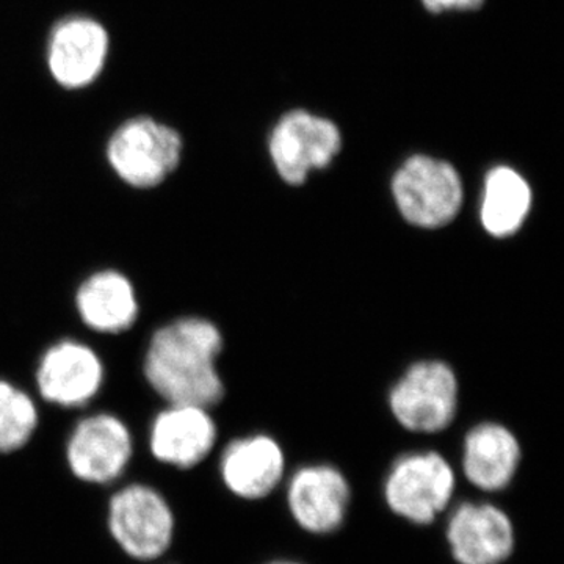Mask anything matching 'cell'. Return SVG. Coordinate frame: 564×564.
<instances>
[{
	"instance_id": "6da1fadb",
	"label": "cell",
	"mask_w": 564,
	"mask_h": 564,
	"mask_svg": "<svg viewBox=\"0 0 564 564\" xmlns=\"http://www.w3.org/2000/svg\"><path fill=\"white\" fill-rule=\"evenodd\" d=\"M221 351L223 334L214 322L177 318L152 336L144 355V378L169 404H195L210 410L225 397V383L217 369Z\"/></svg>"
},
{
	"instance_id": "7a4b0ae2",
	"label": "cell",
	"mask_w": 564,
	"mask_h": 564,
	"mask_svg": "<svg viewBox=\"0 0 564 564\" xmlns=\"http://www.w3.org/2000/svg\"><path fill=\"white\" fill-rule=\"evenodd\" d=\"M456 474L437 452H411L392 463L383 484L386 507L410 524L429 527L454 502Z\"/></svg>"
},
{
	"instance_id": "3957f363",
	"label": "cell",
	"mask_w": 564,
	"mask_h": 564,
	"mask_svg": "<svg viewBox=\"0 0 564 564\" xmlns=\"http://www.w3.org/2000/svg\"><path fill=\"white\" fill-rule=\"evenodd\" d=\"M397 209L410 225L440 229L458 217L464 202L462 176L452 163L415 154L392 177Z\"/></svg>"
},
{
	"instance_id": "277c9868",
	"label": "cell",
	"mask_w": 564,
	"mask_h": 564,
	"mask_svg": "<svg viewBox=\"0 0 564 564\" xmlns=\"http://www.w3.org/2000/svg\"><path fill=\"white\" fill-rule=\"evenodd\" d=\"M107 529L126 555L154 562L172 547L176 518L162 492L150 485L132 484L110 497Z\"/></svg>"
},
{
	"instance_id": "5b68a950",
	"label": "cell",
	"mask_w": 564,
	"mask_h": 564,
	"mask_svg": "<svg viewBox=\"0 0 564 564\" xmlns=\"http://www.w3.org/2000/svg\"><path fill=\"white\" fill-rule=\"evenodd\" d=\"M184 151L176 129L148 117L122 122L107 143L115 174L133 188H155L176 172Z\"/></svg>"
},
{
	"instance_id": "8992f818",
	"label": "cell",
	"mask_w": 564,
	"mask_h": 564,
	"mask_svg": "<svg viewBox=\"0 0 564 564\" xmlns=\"http://www.w3.org/2000/svg\"><path fill=\"white\" fill-rule=\"evenodd\" d=\"M458 380L443 361L415 362L393 386L389 406L393 417L413 433L444 432L458 411Z\"/></svg>"
},
{
	"instance_id": "52a82bcc",
	"label": "cell",
	"mask_w": 564,
	"mask_h": 564,
	"mask_svg": "<svg viewBox=\"0 0 564 564\" xmlns=\"http://www.w3.org/2000/svg\"><path fill=\"white\" fill-rule=\"evenodd\" d=\"M343 148V137L333 121L306 110L285 113L270 135V158L281 180L302 185L314 170H323Z\"/></svg>"
},
{
	"instance_id": "ba28073f",
	"label": "cell",
	"mask_w": 564,
	"mask_h": 564,
	"mask_svg": "<svg viewBox=\"0 0 564 564\" xmlns=\"http://www.w3.org/2000/svg\"><path fill=\"white\" fill-rule=\"evenodd\" d=\"M351 486L332 464H307L289 478L285 502L303 532L326 536L339 532L351 507Z\"/></svg>"
},
{
	"instance_id": "9c48e42d",
	"label": "cell",
	"mask_w": 564,
	"mask_h": 564,
	"mask_svg": "<svg viewBox=\"0 0 564 564\" xmlns=\"http://www.w3.org/2000/svg\"><path fill=\"white\" fill-rule=\"evenodd\" d=\"M133 455L131 430L117 415L98 413L82 419L66 444V463L77 480L110 485L128 469Z\"/></svg>"
},
{
	"instance_id": "30bf717a",
	"label": "cell",
	"mask_w": 564,
	"mask_h": 564,
	"mask_svg": "<svg viewBox=\"0 0 564 564\" xmlns=\"http://www.w3.org/2000/svg\"><path fill=\"white\" fill-rule=\"evenodd\" d=\"M447 513L445 541L456 564H505L513 556L516 527L503 508L463 502Z\"/></svg>"
},
{
	"instance_id": "8fae6325",
	"label": "cell",
	"mask_w": 564,
	"mask_h": 564,
	"mask_svg": "<svg viewBox=\"0 0 564 564\" xmlns=\"http://www.w3.org/2000/svg\"><path fill=\"white\" fill-rule=\"evenodd\" d=\"M102 383V359L87 344L61 340L41 356L36 386L47 403L84 406L98 395Z\"/></svg>"
},
{
	"instance_id": "7c38bea8",
	"label": "cell",
	"mask_w": 564,
	"mask_h": 564,
	"mask_svg": "<svg viewBox=\"0 0 564 564\" xmlns=\"http://www.w3.org/2000/svg\"><path fill=\"white\" fill-rule=\"evenodd\" d=\"M109 54V33L91 18L73 17L51 33L47 65L62 87L84 88L98 79Z\"/></svg>"
},
{
	"instance_id": "4fadbf2b",
	"label": "cell",
	"mask_w": 564,
	"mask_h": 564,
	"mask_svg": "<svg viewBox=\"0 0 564 564\" xmlns=\"http://www.w3.org/2000/svg\"><path fill=\"white\" fill-rule=\"evenodd\" d=\"M217 436V425L206 408L169 404L152 421L151 454L166 466L192 469L210 455Z\"/></svg>"
},
{
	"instance_id": "5bb4252c",
	"label": "cell",
	"mask_w": 564,
	"mask_h": 564,
	"mask_svg": "<svg viewBox=\"0 0 564 564\" xmlns=\"http://www.w3.org/2000/svg\"><path fill=\"white\" fill-rule=\"evenodd\" d=\"M285 475V455L280 443L267 434L237 437L223 451V485L237 499L256 502L278 489Z\"/></svg>"
},
{
	"instance_id": "9a60e30c",
	"label": "cell",
	"mask_w": 564,
	"mask_h": 564,
	"mask_svg": "<svg viewBox=\"0 0 564 564\" xmlns=\"http://www.w3.org/2000/svg\"><path fill=\"white\" fill-rule=\"evenodd\" d=\"M521 459L518 437L502 423H478L466 434L463 473L467 481L480 491H505L513 484Z\"/></svg>"
},
{
	"instance_id": "2e32d148",
	"label": "cell",
	"mask_w": 564,
	"mask_h": 564,
	"mask_svg": "<svg viewBox=\"0 0 564 564\" xmlns=\"http://www.w3.org/2000/svg\"><path fill=\"white\" fill-rule=\"evenodd\" d=\"M79 317L93 332L120 334L131 329L139 318L140 304L135 288L117 270H99L77 289Z\"/></svg>"
},
{
	"instance_id": "e0dca14e",
	"label": "cell",
	"mask_w": 564,
	"mask_h": 564,
	"mask_svg": "<svg viewBox=\"0 0 564 564\" xmlns=\"http://www.w3.org/2000/svg\"><path fill=\"white\" fill-rule=\"evenodd\" d=\"M533 193L521 173L507 165L494 166L486 174L480 220L496 239L514 236L532 210Z\"/></svg>"
},
{
	"instance_id": "ac0fdd59",
	"label": "cell",
	"mask_w": 564,
	"mask_h": 564,
	"mask_svg": "<svg viewBox=\"0 0 564 564\" xmlns=\"http://www.w3.org/2000/svg\"><path fill=\"white\" fill-rule=\"evenodd\" d=\"M39 422V408L32 397L10 381L0 380V454L25 447Z\"/></svg>"
},
{
	"instance_id": "d6986e66",
	"label": "cell",
	"mask_w": 564,
	"mask_h": 564,
	"mask_svg": "<svg viewBox=\"0 0 564 564\" xmlns=\"http://www.w3.org/2000/svg\"><path fill=\"white\" fill-rule=\"evenodd\" d=\"M422 2L432 13H443L447 10H477L484 6L485 0H422Z\"/></svg>"
},
{
	"instance_id": "ffe728a7",
	"label": "cell",
	"mask_w": 564,
	"mask_h": 564,
	"mask_svg": "<svg viewBox=\"0 0 564 564\" xmlns=\"http://www.w3.org/2000/svg\"><path fill=\"white\" fill-rule=\"evenodd\" d=\"M265 564H304V563L295 562V560L281 558V560H273V562H269V563H265Z\"/></svg>"
}]
</instances>
